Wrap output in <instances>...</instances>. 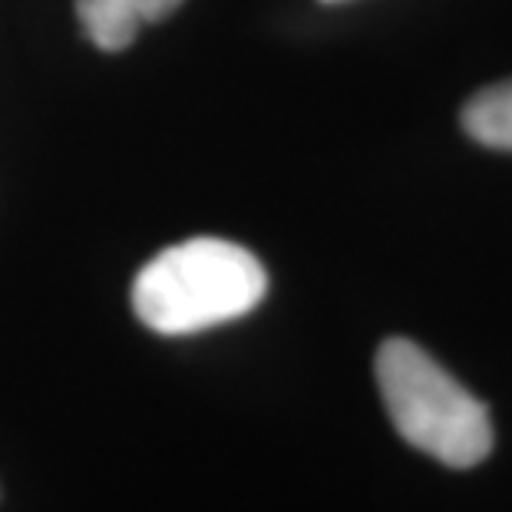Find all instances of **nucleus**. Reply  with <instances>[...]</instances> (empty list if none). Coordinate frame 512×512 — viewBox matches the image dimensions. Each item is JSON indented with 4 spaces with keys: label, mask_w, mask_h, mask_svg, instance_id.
<instances>
[{
    "label": "nucleus",
    "mask_w": 512,
    "mask_h": 512,
    "mask_svg": "<svg viewBox=\"0 0 512 512\" xmlns=\"http://www.w3.org/2000/svg\"><path fill=\"white\" fill-rule=\"evenodd\" d=\"M182 0H76V17L86 40L100 50H126L143 24H159Z\"/></svg>",
    "instance_id": "7ed1b4c3"
},
{
    "label": "nucleus",
    "mask_w": 512,
    "mask_h": 512,
    "mask_svg": "<svg viewBox=\"0 0 512 512\" xmlns=\"http://www.w3.org/2000/svg\"><path fill=\"white\" fill-rule=\"evenodd\" d=\"M324 4H341V0H324Z\"/></svg>",
    "instance_id": "39448f33"
},
{
    "label": "nucleus",
    "mask_w": 512,
    "mask_h": 512,
    "mask_svg": "<svg viewBox=\"0 0 512 512\" xmlns=\"http://www.w3.org/2000/svg\"><path fill=\"white\" fill-rule=\"evenodd\" d=\"M463 129L486 149L512 152V80L496 83L489 90L476 93L463 106Z\"/></svg>",
    "instance_id": "20e7f679"
},
{
    "label": "nucleus",
    "mask_w": 512,
    "mask_h": 512,
    "mask_svg": "<svg viewBox=\"0 0 512 512\" xmlns=\"http://www.w3.org/2000/svg\"><path fill=\"white\" fill-rule=\"evenodd\" d=\"M374 374L387 417L413 450L450 470H473L493 453L486 403L473 397L420 344L387 337L374 357Z\"/></svg>",
    "instance_id": "f03ea898"
},
{
    "label": "nucleus",
    "mask_w": 512,
    "mask_h": 512,
    "mask_svg": "<svg viewBox=\"0 0 512 512\" xmlns=\"http://www.w3.org/2000/svg\"><path fill=\"white\" fill-rule=\"evenodd\" d=\"M268 294V271L225 238H189L146 261L133 281V311L149 331L182 337L252 314Z\"/></svg>",
    "instance_id": "f257e3e1"
}]
</instances>
